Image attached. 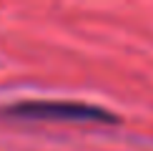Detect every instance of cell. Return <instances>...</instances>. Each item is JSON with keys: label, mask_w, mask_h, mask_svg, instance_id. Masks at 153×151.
I'll return each mask as SVG.
<instances>
[{"label": "cell", "mask_w": 153, "mask_h": 151, "mask_svg": "<svg viewBox=\"0 0 153 151\" xmlns=\"http://www.w3.org/2000/svg\"><path fill=\"white\" fill-rule=\"evenodd\" d=\"M5 116L28 118V121H100V123H118L116 113L91 103L78 101H25V103L8 106Z\"/></svg>", "instance_id": "cell-1"}]
</instances>
